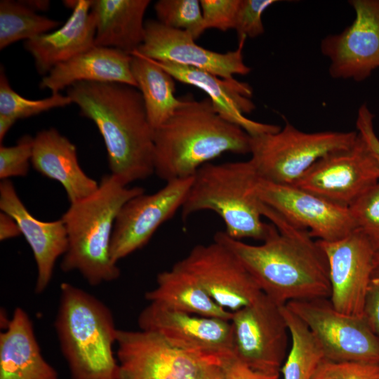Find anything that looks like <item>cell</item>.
<instances>
[{"label":"cell","instance_id":"cell-1","mask_svg":"<svg viewBox=\"0 0 379 379\" xmlns=\"http://www.w3.org/2000/svg\"><path fill=\"white\" fill-rule=\"evenodd\" d=\"M260 209L272 222L261 244H246L225 232H216L213 240L230 249L261 291L279 306L294 300L329 298L328 262L317 241L261 201Z\"/></svg>","mask_w":379,"mask_h":379},{"label":"cell","instance_id":"cell-2","mask_svg":"<svg viewBox=\"0 0 379 379\" xmlns=\"http://www.w3.org/2000/svg\"><path fill=\"white\" fill-rule=\"evenodd\" d=\"M67 95L101 134L111 175L123 185L154 173V132L143 99L133 86L81 81Z\"/></svg>","mask_w":379,"mask_h":379},{"label":"cell","instance_id":"cell-3","mask_svg":"<svg viewBox=\"0 0 379 379\" xmlns=\"http://www.w3.org/2000/svg\"><path fill=\"white\" fill-rule=\"evenodd\" d=\"M185 98L154 132V173L166 182L193 177L225 152L250 154L251 135L222 118L208 97Z\"/></svg>","mask_w":379,"mask_h":379},{"label":"cell","instance_id":"cell-4","mask_svg":"<svg viewBox=\"0 0 379 379\" xmlns=\"http://www.w3.org/2000/svg\"><path fill=\"white\" fill-rule=\"evenodd\" d=\"M143 193V187H129L109 174L92 194L70 204L61 218L68 238L62 270L78 272L91 286L117 279L120 270L110 255L114 225L124 204Z\"/></svg>","mask_w":379,"mask_h":379},{"label":"cell","instance_id":"cell-5","mask_svg":"<svg viewBox=\"0 0 379 379\" xmlns=\"http://www.w3.org/2000/svg\"><path fill=\"white\" fill-rule=\"evenodd\" d=\"M54 327L72 379H118V328L104 302L63 282Z\"/></svg>","mask_w":379,"mask_h":379},{"label":"cell","instance_id":"cell-6","mask_svg":"<svg viewBox=\"0 0 379 379\" xmlns=\"http://www.w3.org/2000/svg\"><path fill=\"white\" fill-rule=\"evenodd\" d=\"M258 178L250 160L203 165L193 176L181 208L182 218L211 211L222 219L230 237L264 241L270 224L262 222L260 200L253 192Z\"/></svg>","mask_w":379,"mask_h":379},{"label":"cell","instance_id":"cell-7","mask_svg":"<svg viewBox=\"0 0 379 379\" xmlns=\"http://www.w3.org/2000/svg\"><path fill=\"white\" fill-rule=\"evenodd\" d=\"M357 131H302L288 121L274 133L251 135L249 159L265 180L293 185L319 159L352 146Z\"/></svg>","mask_w":379,"mask_h":379},{"label":"cell","instance_id":"cell-8","mask_svg":"<svg viewBox=\"0 0 379 379\" xmlns=\"http://www.w3.org/2000/svg\"><path fill=\"white\" fill-rule=\"evenodd\" d=\"M116 348L118 379H222L227 362L175 347L141 329H118Z\"/></svg>","mask_w":379,"mask_h":379},{"label":"cell","instance_id":"cell-9","mask_svg":"<svg viewBox=\"0 0 379 379\" xmlns=\"http://www.w3.org/2000/svg\"><path fill=\"white\" fill-rule=\"evenodd\" d=\"M285 305L311 330L325 358L379 364V336L364 317L338 312L329 298L294 300Z\"/></svg>","mask_w":379,"mask_h":379},{"label":"cell","instance_id":"cell-10","mask_svg":"<svg viewBox=\"0 0 379 379\" xmlns=\"http://www.w3.org/2000/svg\"><path fill=\"white\" fill-rule=\"evenodd\" d=\"M230 321L235 357L253 370L280 374L290 334L281 306L263 293L233 312Z\"/></svg>","mask_w":379,"mask_h":379},{"label":"cell","instance_id":"cell-11","mask_svg":"<svg viewBox=\"0 0 379 379\" xmlns=\"http://www.w3.org/2000/svg\"><path fill=\"white\" fill-rule=\"evenodd\" d=\"M378 182L379 164L358 133L352 146L321 157L293 185L348 208Z\"/></svg>","mask_w":379,"mask_h":379},{"label":"cell","instance_id":"cell-12","mask_svg":"<svg viewBox=\"0 0 379 379\" xmlns=\"http://www.w3.org/2000/svg\"><path fill=\"white\" fill-rule=\"evenodd\" d=\"M177 263L218 305L230 312L253 303L263 294L236 255L216 241L194 246Z\"/></svg>","mask_w":379,"mask_h":379},{"label":"cell","instance_id":"cell-13","mask_svg":"<svg viewBox=\"0 0 379 379\" xmlns=\"http://www.w3.org/2000/svg\"><path fill=\"white\" fill-rule=\"evenodd\" d=\"M253 192L256 197L312 237L334 241L356 229L348 208L330 202L293 185L279 184L259 177Z\"/></svg>","mask_w":379,"mask_h":379},{"label":"cell","instance_id":"cell-14","mask_svg":"<svg viewBox=\"0 0 379 379\" xmlns=\"http://www.w3.org/2000/svg\"><path fill=\"white\" fill-rule=\"evenodd\" d=\"M355 13L341 32L326 36L320 50L330 61L328 72L336 79L357 82L379 68V0H350Z\"/></svg>","mask_w":379,"mask_h":379},{"label":"cell","instance_id":"cell-15","mask_svg":"<svg viewBox=\"0 0 379 379\" xmlns=\"http://www.w3.org/2000/svg\"><path fill=\"white\" fill-rule=\"evenodd\" d=\"M192 178L166 182L156 192L137 195L124 204L117 216L111 240L110 255L115 263L145 246L159 226L181 209Z\"/></svg>","mask_w":379,"mask_h":379},{"label":"cell","instance_id":"cell-16","mask_svg":"<svg viewBox=\"0 0 379 379\" xmlns=\"http://www.w3.org/2000/svg\"><path fill=\"white\" fill-rule=\"evenodd\" d=\"M139 329L157 333L171 345L227 361L235 357L230 320L167 310L149 302L138 315Z\"/></svg>","mask_w":379,"mask_h":379},{"label":"cell","instance_id":"cell-17","mask_svg":"<svg viewBox=\"0 0 379 379\" xmlns=\"http://www.w3.org/2000/svg\"><path fill=\"white\" fill-rule=\"evenodd\" d=\"M317 241L328 262L332 305L341 313L363 317L374 272L375 251L371 244L357 229L337 241Z\"/></svg>","mask_w":379,"mask_h":379},{"label":"cell","instance_id":"cell-18","mask_svg":"<svg viewBox=\"0 0 379 379\" xmlns=\"http://www.w3.org/2000/svg\"><path fill=\"white\" fill-rule=\"evenodd\" d=\"M246 39L244 36L239 38L234 51L215 52L197 44L190 33L150 19L145 21L143 43L132 54L202 69L224 79H233L235 74L246 75L251 71L244 62L242 53Z\"/></svg>","mask_w":379,"mask_h":379},{"label":"cell","instance_id":"cell-19","mask_svg":"<svg viewBox=\"0 0 379 379\" xmlns=\"http://www.w3.org/2000/svg\"><path fill=\"white\" fill-rule=\"evenodd\" d=\"M154 61L175 80L205 92L215 111L222 118L242 128L250 135L274 133L281 129L278 125L255 121L244 115L255 108L251 100L253 90L248 84L239 81L235 78H221L194 67Z\"/></svg>","mask_w":379,"mask_h":379},{"label":"cell","instance_id":"cell-20","mask_svg":"<svg viewBox=\"0 0 379 379\" xmlns=\"http://www.w3.org/2000/svg\"><path fill=\"white\" fill-rule=\"evenodd\" d=\"M0 209L15 220L29 245L37 271L34 291L42 293L51 281L57 260L64 255L68 247L64 222L61 218L44 222L34 217L9 179L0 183Z\"/></svg>","mask_w":379,"mask_h":379},{"label":"cell","instance_id":"cell-21","mask_svg":"<svg viewBox=\"0 0 379 379\" xmlns=\"http://www.w3.org/2000/svg\"><path fill=\"white\" fill-rule=\"evenodd\" d=\"M132 55L122 51L93 46L53 67L39 87L52 93L81 81L119 83L136 87L131 72Z\"/></svg>","mask_w":379,"mask_h":379},{"label":"cell","instance_id":"cell-22","mask_svg":"<svg viewBox=\"0 0 379 379\" xmlns=\"http://www.w3.org/2000/svg\"><path fill=\"white\" fill-rule=\"evenodd\" d=\"M92 0H77L66 22L58 29L25 41L39 74L44 77L53 67L91 48L95 36Z\"/></svg>","mask_w":379,"mask_h":379},{"label":"cell","instance_id":"cell-23","mask_svg":"<svg viewBox=\"0 0 379 379\" xmlns=\"http://www.w3.org/2000/svg\"><path fill=\"white\" fill-rule=\"evenodd\" d=\"M31 164L42 175L62 185L70 204L92 194L99 186L80 166L76 146L54 128L34 137Z\"/></svg>","mask_w":379,"mask_h":379},{"label":"cell","instance_id":"cell-24","mask_svg":"<svg viewBox=\"0 0 379 379\" xmlns=\"http://www.w3.org/2000/svg\"><path fill=\"white\" fill-rule=\"evenodd\" d=\"M43 357L28 314L15 309L0 333V379H58Z\"/></svg>","mask_w":379,"mask_h":379},{"label":"cell","instance_id":"cell-25","mask_svg":"<svg viewBox=\"0 0 379 379\" xmlns=\"http://www.w3.org/2000/svg\"><path fill=\"white\" fill-rule=\"evenodd\" d=\"M149 0H93L95 22L94 45L112 48L131 55L143 43L144 16Z\"/></svg>","mask_w":379,"mask_h":379},{"label":"cell","instance_id":"cell-26","mask_svg":"<svg viewBox=\"0 0 379 379\" xmlns=\"http://www.w3.org/2000/svg\"><path fill=\"white\" fill-rule=\"evenodd\" d=\"M150 303L193 315L231 320L232 312L218 305L177 262L158 274L157 286L146 292Z\"/></svg>","mask_w":379,"mask_h":379},{"label":"cell","instance_id":"cell-27","mask_svg":"<svg viewBox=\"0 0 379 379\" xmlns=\"http://www.w3.org/2000/svg\"><path fill=\"white\" fill-rule=\"evenodd\" d=\"M131 72L140 92L149 124L156 129L181 107L185 98L175 95V79L154 60L133 53Z\"/></svg>","mask_w":379,"mask_h":379},{"label":"cell","instance_id":"cell-28","mask_svg":"<svg viewBox=\"0 0 379 379\" xmlns=\"http://www.w3.org/2000/svg\"><path fill=\"white\" fill-rule=\"evenodd\" d=\"M281 311L286 322L291 346L280 372L283 379H312L324 354L308 326L286 305Z\"/></svg>","mask_w":379,"mask_h":379},{"label":"cell","instance_id":"cell-29","mask_svg":"<svg viewBox=\"0 0 379 379\" xmlns=\"http://www.w3.org/2000/svg\"><path fill=\"white\" fill-rule=\"evenodd\" d=\"M61 22L39 15L21 1H0V50L50 32Z\"/></svg>","mask_w":379,"mask_h":379},{"label":"cell","instance_id":"cell-30","mask_svg":"<svg viewBox=\"0 0 379 379\" xmlns=\"http://www.w3.org/2000/svg\"><path fill=\"white\" fill-rule=\"evenodd\" d=\"M72 104L70 98L60 93L43 99L31 100L22 97L11 86L3 66L0 69V114L16 121L38 115L50 109Z\"/></svg>","mask_w":379,"mask_h":379},{"label":"cell","instance_id":"cell-31","mask_svg":"<svg viewBox=\"0 0 379 379\" xmlns=\"http://www.w3.org/2000/svg\"><path fill=\"white\" fill-rule=\"evenodd\" d=\"M154 9L160 23L185 31L195 40L206 31L199 0H159Z\"/></svg>","mask_w":379,"mask_h":379},{"label":"cell","instance_id":"cell-32","mask_svg":"<svg viewBox=\"0 0 379 379\" xmlns=\"http://www.w3.org/2000/svg\"><path fill=\"white\" fill-rule=\"evenodd\" d=\"M356 229L379 251V182L370 187L349 207Z\"/></svg>","mask_w":379,"mask_h":379},{"label":"cell","instance_id":"cell-33","mask_svg":"<svg viewBox=\"0 0 379 379\" xmlns=\"http://www.w3.org/2000/svg\"><path fill=\"white\" fill-rule=\"evenodd\" d=\"M34 138L25 135L13 146H0V179L25 177L31 164Z\"/></svg>","mask_w":379,"mask_h":379},{"label":"cell","instance_id":"cell-34","mask_svg":"<svg viewBox=\"0 0 379 379\" xmlns=\"http://www.w3.org/2000/svg\"><path fill=\"white\" fill-rule=\"evenodd\" d=\"M312 379H379V364L324 358Z\"/></svg>","mask_w":379,"mask_h":379},{"label":"cell","instance_id":"cell-35","mask_svg":"<svg viewBox=\"0 0 379 379\" xmlns=\"http://www.w3.org/2000/svg\"><path fill=\"white\" fill-rule=\"evenodd\" d=\"M277 2L276 0H240L234 25L238 38H255L262 35L265 32L262 15Z\"/></svg>","mask_w":379,"mask_h":379},{"label":"cell","instance_id":"cell-36","mask_svg":"<svg viewBox=\"0 0 379 379\" xmlns=\"http://www.w3.org/2000/svg\"><path fill=\"white\" fill-rule=\"evenodd\" d=\"M240 0H200L204 29H234Z\"/></svg>","mask_w":379,"mask_h":379},{"label":"cell","instance_id":"cell-37","mask_svg":"<svg viewBox=\"0 0 379 379\" xmlns=\"http://www.w3.org/2000/svg\"><path fill=\"white\" fill-rule=\"evenodd\" d=\"M374 114L366 103L358 109L356 119L357 132L363 138L379 164V138L373 127Z\"/></svg>","mask_w":379,"mask_h":379},{"label":"cell","instance_id":"cell-38","mask_svg":"<svg viewBox=\"0 0 379 379\" xmlns=\"http://www.w3.org/2000/svg\"><path fill=\"white\" fill-rule=\"evenodd\" d=\"M364 317L373 331L379 336V272H374L368 286Z\"/></svg>","mask_w":379,"mask_h":379},{"label":"cell","instance_id":"cell-39","mask_svg":"<svg viewBox=\"0 0 379 379\" xmlns=\"http://www.w3.org/2000/svg\"><path fill=\"white\" fill-rule=\"evenodd\" d=\"M279 375L253 370L234 357L225 363L222 379H280Z\"/></svg>","mask_w":379,"mask_h":379},{"label":"cell","instance_id":"cell-40","mask_svg":"<svg viewBox=\"0 0 379 379\" xmlns=\"http://www.w3.org/2000/svg\"><path fill=\"white\" fill-rule=\"evenodd\" d=\"M21 234L15 220L7 213H0V240L5 241Z\"/></svg>","mask_w":379,"mask_h":379},{"label":"cell","instance_id":"cell-41","mask_svg":"<svg viewBox=\"0 0 379 379\" xmlns=\"http://www.w3.org/2000/svg\"><path fill=\"white\" fill-rule=\"evenodd\" d=\"M17 121L13 118L0 114V142L2 144L5 135Z\"/></svg>","mask_w":379,"mask_h":379},{"label":"cell","instance_id":"cell-42","mask_svg":"<svg viewBox=\"0 0 379 379\" xmlns=\"http://www.w3.org/2000/svg\"><path fill=\"white\" fill-rule=\"evenodd\" d=\"M25 6L34 11H47L50 6V1L46 0L21 1Z\"/></svg>","mask_w":379,"mask_h":379},{"label":"cell","instance_id":"cell-43","mask_svg":"<svg viewBox=\"0 0 379 379\" xmlns=\"http://www.w3.org/2000/svg\"><path fill=\"white\" fill-rule=\"evenodd\" d=\"M373 265L374 272H379V251L375 252Z\"/></svg>","mask_w":379,"mask_h":379}]
</instances>
